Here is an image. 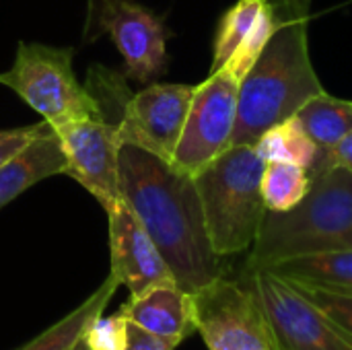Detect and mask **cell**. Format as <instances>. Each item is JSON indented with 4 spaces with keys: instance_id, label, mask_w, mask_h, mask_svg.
Wrapping results in <instances>:
<instances>
[{
    "instance_id": "ba28073f",
    "label": "cell",
    "mask_w": 352,
    "mask_h": 350,
    "mask_svg": "<svg viewBox=\"0 0 352 350\" xmlns=\"http://www.w3.org/2000/svg\"><path fill=\"white\" fill-rule=\"evenodd\" d=\"M243 276L258 293L283 350H352V334L297 287L264 268H245Z\"/></svg>"
},
{
    "instance_id": "9a60e30c",
    "label": "cell",
    "mask_w": 352,
    "mask_h": 350,
    "mask_svg": "<svg viewBox=\"0 0 352 350\" xmlns=\"http://www.w3.org/2000/svg\"><path fill=\"white\" fill-rule=\"evenodd\" d=\"M295 116L318 146V157L309 169V177L332 169L334 146L352 130V101L332 97L324 91L309 99Z\"/></svg>"
},
{
    "instance_id": "603a6c76",
    "label": "cell",
    "mask_w": 352,
    "mask_h": 350,
    "mask_svg": "<svg viewBox=\"0 0 352 350\" xmlns=\"http://www.w3.org/2000/svg\"><path fill=\"white\" fill-rule=\"evenodd\" d=\"M297 287V285H293ZM318 309L332 318L340 328L352 334V293H334L314 287H297Z\"/></svg>"
},
{
    "instance_id": "d6986e66",
    "label": "cell",
    "mask_w": 352,
    "mask_h": 350,
    "mask_svg": "<svg viewBox=\"0 0 352 350\" xmlns=\"http://www.w3.org/2000/svg\"><path fill=\"white\" fill-rule=\"evenodd\" d=\"M309 171L287 161H272L262 171V198L268 212H285L295 208L309 192Z\"/></svg>"
},
{
    "instance_id": "5b68a950",
    "label": "cell",
    "mask_w": 352,
    "mask_h": 350,
    "mask_svg": "<svg viewBox=\"0 0 352 350\" xmlns=\"http://www.w3.org/2000/svg\"><path fill=\"white\" fill-rule=\"evenodd\" d=\"M0 85L12 89L54 128L74 120L101 118L99 101L74 76L70 47L19 43L14 64L0 72Z\"/></svg>"
},
{
    "instance_id": "44dd1931",
    "label": "cell",
    "mask_w": 352,
    "mask_h": 350,
    "mask_svg": "<svg viewBox=\"0 0 352 350\" xmlns=\"http://www.w3.org/2000/svg\"><path fill=\"white\" fill-rule=\"evenodd\" d=\"M280 21V8L278 2L268 0L266 8L262 10V14L258 17V21L254 23L252 31L245 35V39L241 41V45L235 50V54L229 58V62L225 64L233 74H237L239 78H243L250 68L256 64V60L260 58V54L264 52V47L268 45V41L272 39L276 27Z\"/></svg>"
},
{
    "instance_id": "cb8c5ba5",
    "label": "cell",
    "mask_w": 352,
    "mask_h": 350,
    "mask_svg": "<svg viewBox=\"0 0 352 350\" xmlns=\"http://www.w3.org/2000/svg\"><path fill=\"white\" fill-rule=\"evenodd\" d=\"M47 128H50V124L41 120L39 124H33V126L14 128V130H0V165H4L8 159L19 155L31 140H35Z\"/></svg>"
},
{
    "instance_id": "30bf717a",
    "label": "cell",
    "mask_w": 352,
    "mask_h": 350,
    "mask_svg": "<svg viewBox=\"0 0 352 350\" xmlns=\"http://www.w3.org/2000/svg\"><path fill=\"white\" fill-rule=\"evenodd\" d=\"M194 89L190 85H148L132 95L118 122L120 142L136 144L171 163Z\"/></svg>"
},
{
    "instance_id": "e0dca14e",
    "label": "cell",
    "mask_w": 352,
    "mask_h": 350,
    "mask_svg": "<svg viewBox=\"0 0 352 350\" xmlns=\"http://www.w3.org/2000/svg\"><path fill=\"white\" fill-rule=\"evenodd\" d=\"M118 287L120 283L109 274L107 281L87 301H82L66 318H62L60 322L50 326L45 332H41L39 336H35L25 347L16 350H72V347L78 342V338L85 334L87 326L105 311Z\"/></svg>"
},
{
    "instance_id": "2e32d148",
    "label": "cell",
    "mask_w": 352,
    "mask_h": 350,
    "mask_svg": "<svg viewBox=\"0 0 352 350\" xmlns=\"http://www.w3.org/2000/svg\"><path fill=\"white\" fill-rule=\"evenodd\" d=\"M264 270L297 287L352 293V250L299 256L266 266Z\"/></svg>"
},
{
    "instance_id": "ffe728a7",
    "label": "cell",
    "mask_w": 352,
    "mask_h": 350,
    "mask_svg": "<svg viewBox=\"0 0 352 350\" xmlns=\"http://www.w3.org/2000/svg\"><path fill=\"white\" fill-rule=\"evenodd\" d=\"M266 4L268 0H237L221 17L212 47V70H219L229 62V58L241 45L245 35L252 31L254 23L258 21Z\"/></svg>"
},
{
    "instance_id": "484cf974",
    "label": "cell",
    "mask_w": 352,
    "mask_h": 350,
    "mask_svg": "<svg viewBox=\"0 0 352 350\" xmlns=\"http://www.w3.org/2000/svg\"><path fill=\"white\" fill-rule=\"evenodd\" d=\"M332 161H334V167H342L352 173V130L334 146Z\"/></svg>"
},
{
    "instance_id": "d4e9b609",
    "label": "cell",
    "mask_w": 352,
    "mask_h": 350,
    "mask_svg": "<svg viewBox=\"0 0 352 350\" xmlns=\"http://www.w3.org/2000/svg\"><path fill=\"white\" fill-rule=\"evenodd\" d=\"M177 347H179V342L163 338V336H157V334H151V332L138 328L132 322L128 326V344H126V350H175Z\"/></svg>"
},
{
    "instance_id": "6da1fadb",
    "label": "cell",
    "mask_w": 352,
    "mask_h": 350,
    "mask_svg": "<svg viewBox=\"0 0 352 350\" xmlns=\"http://www.w3.org/2000/svg\"><path fill=\"white\" fill-rule=\"evenodd\" d=\"M120 188L179 289L196 293L223 276V258L212 250L194 177L136 144L122 142Z\"/></svg>"
},
{
    "instance_id": "4fadbf2b",
    "label": "cell",
    "mask_w": 352,
    "mask_h": 350,
    "mask_svg": "<svg viewBox=\"0 0 352 350\" xmlns=\"http://www.w3.org/2000/svg\"><path fill=\"white\" fill-rule=\"evenodd\" d=\"M120 311L138 328L179 344L196 332L192 293H186L175 283L130 297Z\"/></svg>"
},
{
    "instance_id": "7c38bea8",
    "label": "cell",
    "mask_w": 352,
    "mask_h": 350,
    "mask_svg": "<svg viewBox=\"0 0 352 350\" xmlns=\"http://www.w3.org/2000/svg\"><path fill=\"white\" fill-rule=\"evenodd\" d=\"M99 23L120 50L128 76L146 83L165 64V29L144 6L130 0H103Z\"/></svg>"
},
{
    "instance_id": "52a82bcc",
    "label": "cell",
    "mask_w": 352,
    "mask_h": 350,
    "mask_svg": "<svg viewBox=\"0 0 352 350\" xmlns=\"http://www.w3.org/2000/svg\"><path fill=\"white\" fill-rule=\"evenodd\" d=\"M241 78L227 66L196 85L171 165L194 177L231 146Z\"/></svg>"
},
{
    "instance_id": "3957f363",
    "label": "cell",
    "mask_w": 352,
    "mask_h": 350,
    "mask_svg": "<svg viewBox=\"0 0 352 350\" xmlns=\"http://www.w3.org/2000/svg\"><path fill=\"white\" fill-rule=\"evenodd\" d=\"M342 250H352V173L332 167L311 177L307 196L295 208L266 210L248 268Z\"/></svg>"
},
{
    "instance_id": "7402d4cb",
    "label": "cell",
    "mask_w": 352,
    "mask_h": 350,
    "mask_svg": "<svg viewBox=\"0 0 352 350\" xmlns=\"http://www.w3.org/2000/svg\"><path fill=\"white\" fill-rule=\"evenodd\" d=\"M128 318L120 311L116 316H99L95 318L82 338L91 350H126L128 344Z\"/></svg>"
},
{
    "instance_id": "9c48e42d",
    "label": "cell",
    "mask_w": 352,
    "mask_h": 350,
    "mask_svg": "<svg viewBox=\"0 0 352 350\" xmlns=\"http://www.w3.org/2000/svg\"><path fill=\"white\" fill-rule=\"evenodd\" d=\"M64 157L66 171L89 190L107 210L124 200L120 188V136L118 124L103 118L74 120L54 128Z\"/></svg>"
},
{
    "instance_id": "5bb4252c",
    "label": "cell",
    "mask_w": 352,
    "mask_h": 350,
    "mask_svg": "<svg viewBox=\"0 0 352 350\" xmlns=\"http://www.w3.org/2000/svg\"><path fill=\"white\" fill-rule=\"evenodd\" d=\"M66 171V157L60 138L50 126L31 140L19 155L0 165V208L21 196L37 182Z\"/></svg>"
},
{
    "instance_id": "ac0fdd59",
    "label": "cell",
    "mask_w": 352,
    "mask_h": 350,
    "mask_svg": "<svg viewBox=\"0 0 352 350\" xmlns=\"http://www.w3.org/2000/svg\"><path fill=\"white\" fill-rule=\"evenodd\" d=\"M254 149L264 163L287 161V163H295L307 171L311 169V165L318 157V146L297 116H291V118L270 126L254 142Z\"/></svg>"
},
{
    "instance_id": "8fae6325",
    "label": "cell",
    "mask_w": 352,
    "mask_h": 350,
    "mask_svg": "<svg viewBox=\"0 0 352 350\" xmlns=\"http://www.w3.org/2000/svg\"><path fill=\"white\" fill-rule=\"evenodd\" d=\"M105 212L109 219V274L130 291V297L144 295L161 285H173L175 278L167 262L132 208L120 200Z\"/></svg>"
},
{
    "instance_id": "277c9868",
    "label": "cell",
    "mask_w": 352,
    "mask_h": 350,
    "mask_svg": "<svg viewBox=\"0 0 352 350\" xmlns=\"http://www.w3.org/2000/svg\"><path fill=\"white\" fill-rule=\"evenodd\" d=\"M264 165L254 146L241 144L229 146L194 175L208 237L221 258L250 250L260 231L266 217Z\"/></svg>"
},
{
    "instance_id": "8992f818",
    "label": "cell",
    "mask_w": 352,
    "mask_h": 350,
    "mask_svg": "<svg viewBox=\"0 0 352 350\" xmlns=\"http://www.w3.org/2000/svg\"><path fill=\"white\" fill-rule=\"evenodd\" d=\"M196 332L208 350H283L270 318L243 276L214 278L192 293Z\"/></svg>"
},
{
    "instance_id": "7a4b0ae2",
    "label": "cell",
    "mask_w": 352,
    "mask_h": 350,
    "mask_svg": "<svg viewBox=\"0 0 352 350\" xmlns=\"http://www.w3.org/2000/svg\"><path fill=\"white\" fill-rule=\"evenodd\" d=\"M278 8L280 21L272 39L241 78L231 146H254L270 126L324 93L309 56L307 19L301 12H285V4Z\"/></svg>"
},
{
    "instance_id": "4316f807",
    "label": "cell",
    "mask_w": 352,
    "mask_h": 350,
    "mask_svg": "<svg viewBox=\"0 0 352 350\" xmlns=\"http://www.w3.org/2000/svg\"><path fill=\"white\" fill-rule=\"evenodd\" d=\"M72 350H91V349L87 347V342H85V338L80 336V338H78V342H76V344L72 347Z\"/></svg>"
}]
</instances>
